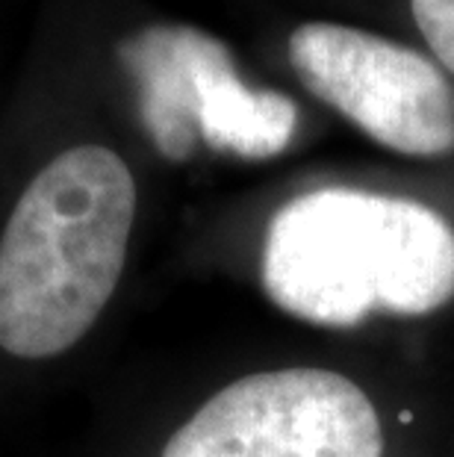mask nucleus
<instances>
[{
    "label": "nucleus",
    "mask_w": 454,
    "mask_h": 457,
    "mask_svg": "<svg viewBox=\"0 0 454 457\" xmlns=\"http://www.w3.org/2000/svg\"><path fill=\"white\" fill-rule=\"evenodd\" d=\"M136 183L101 145L60 154L18 198L0 239V348L24 360L80 343L119 287Z\"/></svg>",
    "instance_id": "2"
},
{
    "label": "nucleus",
    "mask_w": 454,
    "mask_h": 457,
    "mask_svg": "<svg viewBox=\"0 0 454 457\" xmlns=\"http://www.w3.org/2000/svg\"><path fill=\"white\" fill-rule=\"evenodd\" d=\"M425 42L454 74V0H410Z\"/></svg>",
    "instance_id": "7"
},
{
    "label": "nucleus",
    "mask_w": 454,
    "mask_h": 457,
    "mask_svg": "<svg viewBox=\"0 0 454 457\" xmlns=\"http://www.w3.org/2000/svg\"><path fill=\"white\" fill-rule=\"evenodd\" d=\"M289 60L316 98L384 148L408 157L454 151V89L413 47L313 21L289 36Z\"/></svg>",
    "instance_id": "4"
},
{
    "label": "nucleus",
    "mask_w": 454,
    "mask_h": 457,
    "mask_svg": "<svg viewBox=\"0 0 454 457\" xmlns=\"http://www.w3.org/2000/svg\"><path fill=\"white\" fill-rule=\"evenodd\" d=\"M295 101L275 89H251L236 74L234 56L219 38L201 36L198 47V133L212 151L268 160L293 142Z\"/></svg>",
    "instance_id": "5"
},
{
    "label": "nucleus",
    "mask_w": 454,
    "mask_h": 457,
    "mask_svg": "<svg viewBox=\"0 0 454 457\" xmlns=\"http://www.w3.org/2000/svg\"><path fill=\"white\" fill-rule=\"evenodd\" d=\"M372 398L331 369H275L227 384L171 434L162 457H381Z\"/></svg>",
    "instance_id": "3"
},
{
    "label": "nucleus",
    "mask_w": 454,
    "mask_h": 457,
    "mask_svg": "<svg viewBox=\"0 0 454 457\" xmlns=\"http://www.w3.org/2000/svg\"><path fill=\"white\" fill-rule=\"evenodd\" d=\"M195 27H151L119 47L139 86L144 130L171 162L192 157L198 139V47Z\"/></svg>",
    "instance_id": "6"
},
{
    "label": "nucleus",
    "mask_w": 454,
    "mask_h": 457,
    "mask_svg": "<svg viewBox=\"0 0 454 457\" xmlns=\"http://www.w3.org/2000/svg\"><path fill=\"white\" fill-rule=\"evenodd\" d=\"M260 275L280 310L310 325L425 316L454 298V228L428 204L325 187L275 212Z\"/></svg>",
    "instance_id": "1"
}]
</instances>
